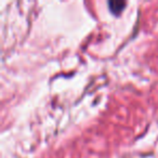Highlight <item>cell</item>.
Listing matches in <instances>:
<instances>
[{
  "mask_svg": "<svg viewBox=\"0 0 158 158\" xmlns=\"http://www.w3.org/2000/svg\"><path fill=\"white\" fill-rule=\"evenodd\" d=\"M108 6H110L112 12H114L115 14H118L123 10V8L126 6V2H121V1H110Z\"/></svg>",
  "mask_w": 158,
  "mask_h": 158,
  "instance_id": "obj_1",
  "label": "cell"
}]
</instances>
